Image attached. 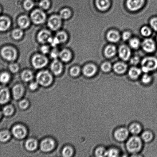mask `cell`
<instances>
[{"instance_id": "obj_1", "label": "cell", "mask_w": 157, "mask_h": 157, "mask_svg": "<svg viewBox=\"0 0 157 157\" xmlns=\"http://www.w3.org/2000/svg\"><path fill=\"white\" fill-rule=\"evenodd\" d=\"M142 70L144 73L153 71L157 69V58L148 57L144 58L141 62Z\"/></svg>"}, {"instance_id": "obj_2", "label": "cell", "mask_w": 157, "mask_h": 157, "mask_svg": "<svg viewBox=\"0 0 157 157\" xmlns=\"http://www.w3.org/2000/svg\"><path fill=\"white\" fill-rule=\"evenodd\" d=\"M142 142L140 138L138 136H133L128 140L127 144L128 150L130 153H136L141 150Z\"/></svg>"}, {"instance_id": "obj_3", "label": "cell", "mask_w": 157, "mask_h": 157, "mask_svg": "<svg viewBox=\"0 0 157 157\" xmlns=\"http://www.w3.org/2000/svg\"><path fill=\"white\" fill-rule=\"evenodd\" d=\"M37 82L41 85L47 86L52 82V78L51 75L47 71L39 72L36 77Z\"/></svg>"}, {"instance_id": "obj_4", "label": "cell", "mask_w": 157, "mask_h": 157, "mask_svg": "<svg viewBox=\"0 0 157 157\" xmlns=\"http://www.w3.org/2000/svg\"><path fill=\"white\" fill-rule=\"evenodd\" d=\"M1 54L3 58L9 61H14L17 56L16 50L14 48L8 46L3 48Z\"/></svg>"}, {"instance_id": "obj_5", "label": "cell", "mask_w": 157, "mask_h": 157, "mask_svg": "<svg viewBox=\"0 0 157 157\" xmlns=\"http://www.w3.org/2000/svg\"><path fill=\"white\" fill-rule=\"evenodd\" d=\"M32 21L36 24H41L45 22L46 19V15L45 12L41 9H35L31 13Z\"/></svg>"}, {"instance_id": "obj_6", "label": "cell", "mask_w": 157, "mask_h": 157, "mask_svg": "<svg viewBox=\"0 0 157 157\" xmlns=\"http://www.w3.org/2000/svg\"><path fill=\"white\" fill-rule=\"evenodd\" d=\"M32 63L36 69H40L45 67L48 62L47 58L44 55H36L32 59Z\"/></svg>"}, {"instance_id": "obj_7", "label": "cell", "mask_w": 157, "mask_h": 157, "mask_svg": "<svg viewBox=\"0 0 157 157\" xmlns=\"http://www.w3.org/2000/svg\"><path fill=\"white\" fill-rule=\"evenodd\" d=\"M61 18L59 15H53L49 18L48 25L50 29L53 31L57 30L61 25Z\"/></svg>"}, {"instance_id": "obj_8", "label": "cell", "mask_w": 157, "mask_h": 157, "mask_svg": "<svg viewBox=\"0 0 157 157\" xmlns=\"http://www.w3.org/2000/svg\"><path fill=\"white\" fill-rule=\"evenodd\" d=\"M142 45L143 49L147 53H153L156 50V44L154 41L151 38L144 40L143 42Z\"/></svg>"}, {"instance_id": "obj_9", "label": "cell", "mask_w": 157, "mask_h": 157, "mask_svg": "<svg viewBox=\"0 0 157 157\" xmlns=\"http://www.w3.org/2000/svg\"><path fill=\"white\" fill-rule=\"evenodd\" d=\"M145 0H127V6L129 10L134 11L140 9Z\"/></svg>"}, {"instance_id": "obj_10", "label": "cell", "mask_w": 157, "mask_h": 157, "mask_svg": "<svg viewBox=\"0 0 157 157\" xmlns=\"http://www.w3.org/2000/svg\"><path fill=\"white\" fill-rule=\"evenodd\" d=\"M12 132L14 136L18 139H22L27 134V131L25 128L21 125H18L14 127Z\"/></svg>"}, {"instance_id": "obj_11", "label": "cell", "mask_w": 157, "mask_h": 157, "mask_svg": "<svg viewBox=\"0 0 157 157\" xmlns=\"http://www.w3.org/2000/svg\"><path fill=\"white\" fill-rule=\"evenodd\" d=\"M10 98L9 90L4 85L0 86V104H4L8 101Z\"/></svg>"}, {"instance_id": "obj_12", "label": "cell", "mask_w": 157, "mask_h": 157, "mask_svg": "<svg viewBox=\"0 0 157 157\" xmlns=\"http://www.w3.org/2000/svg\"><path fill=\"white\" fill-rule=\"evenodd\" d=\"M118 54L120 58L124 61L129 59L131 54V52L129 48L125 45H122L120 47Z\"/></svg>"}, {"instance_id": "obj_13", "label": "cell", "mask_w": 157, "mask_h": 157, "mask_svg": "<svg viewBox=\"0 0 157 157\" xmlns=\"http://www.w3.org/2000/svg\"><path fill=\"white\" fill-rule=\"evenodd\" d=\"M52 37L51 33L49 31L44 30H41L38 33L37 39L41 44H45L49 42V40Z\"/></svg>"}, {"instance_id": "obj_14", "label": "cell", "mask_w": 157, "mask_h": 157, "mask_svg": "<svg viewBox=\"0 0 157 157\" xmlns=\"http://www.w3.org/2000/svg\"><path fill=\"white\" fill-rule=\"evenodd\" d=\"M54 147V142L50 139L44 140L41 144V150L44 152L50 151L53 150Z\"/></svg>"}, {"instance_id": "obj_15", "label": "cell", "mask_w": 157, "mask_h": 157, "mask_svg": "<svg viewBox=\"0 0 157 157\" xmlns=\"http://www.w3.org/2000/svg\"><path fill=\"white\" fill-rule=\"evenodd\" d=\"M128 134V130L127 129L121 128L115 132V137L118 141H124L127 138Z\"/></svg>"}, {"instance_id": "obj_16", "label": "cell", "mask_w": 157, "mask_h": 157, "mask_svg": "<svg viewBox=\"0 0 157 157\" xmlns=\"http://www.w3.org/2000/svg\"><path fill=\"white\" fill-rule=\"evenodd\" d=\"M96 71V66L93 64H88L84 66L83 68V72L85 76L90 77L93 76Z\"/></svg>"}, {"instance_id": "obj_17", "label": "cell", "mask_w": 157, "mask_h": 157, "mask_svg": "<svg viewBox=\"0 0 157 157\" xmlns=\"http://www.w3.org/2000/svg\"><path fill=\"white\" fill-rule=\"evenodd\" d=\"M51 70L55 75H59L62 71V64L57 60H55L51 65Z\"/></svg>"}, {"instance_id": "obj_18", "label": "cell", "mask_w": 157, "mask_h": 157, "mask_svg": "<svg viewBox=\"0 0 157 157\" xmlns=\"http://www.w3.org/2000/svg\"><path fill=\"white\" fill-rule=\"evenodd\" d=\"M11 21L6 16L0 17V31H5L10 27Z\"/></svg>"}, {"instance_id": "obj_19", "label": "cell", "mask_w": 157, "mask_h": 157, "mask_svg": "<svg viewBox=\"0 0 157 157\" xmlns=\"http://www.w3.org/2000/svg\"><path fill=\"white\" fill-rule=\"evenodd\" d=\"M107 37L109 41L115 43L119 41L120 36L118 32L116 30H112L108 32Z\"/></svg>"}, {"instance_id": "obj_20", "label": "cell", "mask_w": 157, "mask_h": 157, "mask_svg": "<svg viewBox=\"0 0 157 157\" xmlns=\"http://www.w3.org/2000/svg\"><path fill=\"white\" fill-rule=\"evenodd\" d=\"M18 25L21 29H25L29 27L30 24V20L26 15H22L18 19Z\"/></svg>"}, {"instance_id": "obj_21", "label": "cell", "mask_w": 157, "mask_h": 157, "mask_svg": "<svg viewBox=\"0 0 157 157\" xmlns=\"http://www.w3.org/2000/svg\"><path fill=\"white\" fill-rule=\"evenodd\" d=\"M59 56L61 60L64 62H68L71 59L72 53L68 49H63L60 52Z\"/></svg>"}, {"instance_id": "obj_22", "label": "cell", "mask_w": 157, "mask_h": 157, "mask_svg": "<svg viewBox=\"0 0 157 157\" xmlns=\"http://www.w3.org/2000/svg\"><path fill=\"white\" fill-rule=\"evenodd\" d=\"M12 92L14 98L17 100L19 99L22 96L24 88L21 85H17L13 87Z\"/></svg>"}, {"instance_id": "obj_23", "label": "cell", "mask_w": 157, "mask_h": 157, "mask_svg": "<svg viewBox=\"0 0 157 157\" xmlns=\"http://www.w3.org/2000/svg\"><path fill=\"white\" fill-rule=\"evenodd\" d=\"M95 4L99 10H105L110 6V0H95Z\"/></svg>"}, {"instance_id": "obj_24", "label": "cell", "mask_w": 157, "mask_h": 157, "mask_svg": "<svg viewBox=\"0 0 157 157\" xmlns=\"http://www.w3.org/2000/svg\"><path fill=\"white\" fill-rule=\"evenodd\" d=\"M127 68V64L123 62L116 63L113 66L115 71L119 74H122L125 73Z\"/></svg>"}, {"instance_id": "obj_25", "label": "cell", "mask_w": 157, "mask_h": 157, "mask_svg": "<svg viewBox=\"0 0 157 157\" xmlns=\"http://www.w3.org/2000/svg\"><path fill=\"white\" fill-rule=\"evenodd\" d=\"M116 53V48L115 46L109 45L105 48L104 54L107 58H110L113 56Z\"/></svg>"}, {"instance_id": "obj_26", "label": "cell", "mask_w": 157, "mask_h": 157, "mask_svg": "<svg viewBox=\"0 0 157 157\" xmlns=\"http://www.w3.org/2000/svg\"><path fill=\"white\" fill-rule=\"evenodd\" d=\"M72 12L70 9L65 8L60 10L59 16L61 19L68 20L71 16Z\"/></svg>"}, {"instance_id": "obj_27", "label": "cell", "mask_w": 157, "mask_h": 157, "mask_svg": "<svg viewBox=\"0 0 157 157\" xmlns=\"http://www.w3.org/2000/svg\"><path fill=\"white\" fill-rule=\"evenodd\" d=\"M26 147L29 151H33L36 149L37 147V142L34 139H29L26 141Z\"/></svg>"}, {"instance_id": "obj_28", "label": "cell", "mask_w": 157, "mask_h": 157, "mask_svg": "<svg viewBox=\"0 0 157 157\" xmlns=\"http://www.w3.org/2000/svg\"><path fill=\"white\" fill-rule=\"evenodd\" d=\"M141 73V71L136 67H132L129 71V76L133 79L137 78Z\"/></svg>"}, {"instance_id": "obj_29", "label": "cell", "mask_w": 157, "mask_h": 157, "mask_svg": "<svg viewBox=\"0 0 157 157\" xmlns=\"http://www.w3.org/2000/svg\"><path fill=\"white\" fill-rule=\"evenodd\" d=\"M57 39L59 41L60 44L65 43L68 40V35L65 32L60 31L57 33L56 36Z\"/></svg>"}, {"instance_id": "obj_30", "label": "cell", "mask_w": 157, "mask_h": 157, "mask_svg": "<svg viewBox=\"0 0 157 157\" xmlns=\"http://www.w3.org/2000/svg\"><path fill=\"white\" fill-rule=\"evenodd\" d=\"M129 129L131 133L134 135H137L141 132V127L139 124L135 123L131 124Z\"/></svg>"}, {"instance_id": "obj_31", "label": "cell", "mask_w": 157, "mask_h": 157, "mask_svg": "<svg viewBox=\"0 0 157 157\" xmlns=\"http://www.w3.org/2000/svg\"><path fill=\"white\" fill-rule=\"evenodd\" d=\"M21 77L23 81L26 82L30 81L33 78V73L30 71H25L22 74Z\"/></svg>"}, {"instance_id": "obj_32", "label": "cell", "mask_w": 157, "mask_h": 157, "mask_svg": "<svg viewBox=\"0 0 157 157\" xmlns=\"http://www.w3.org/2000/svg\"><path fill=\"white\" fill-rule=\"evenodd\" d=\"M10 135L7 131L3 130L0 132V141L1 142H6L9 140Z\"/></svg>"}, {"instance_id": "obj_33", "label": "cell", "mask_w": 157, "mask_h": 157, "mask_svg": "<svg viewBox=\"0 0 157 157\" xmlns=\"http://www.w3.org/2000/svg\"><path fill=\"white\" fill-rule=\"evenodd\" d=\"M10 75L6 72H4L0 75V82L2 84H6L10 80Z\"/></svg>"}, {"instance_id": "obj_34", "label": "cell", "mask_w": 157, "mask_h": 157, "mask_svg": "<svg viewBox=\"0 0 157 157\" xmlns=\"http://www.w3.org/2000/svg\"><path fill=\"white\" fill-rule=\"evenodd\" d=\"M23 35V32L21 29H15L12 32V36L15 40L20 39L22 37Z\"/></svg>"}, {"instance_id": "obj_35", "label": "cell", "mask_w": 157, "mask_h": 157, "mask_svg": "<svg viewBox=\"0 0 157 157\" xmlns=\"http://www.w3.org/2000/svg\"><path fill=\"white\" fill-rule=\"evenodd\" d=\"M153 134L149 131L144 132L142 135L143 140L146 142H150L153 139Z\"/></svg>"}, {"instance_id": "obj_36", "label": "cell", "mask_w": 157, "mask_h": 157, "mask_svg": "<svg viewBox=\"0 0 157 157\" xmlns=\"http://www.w3.org/2000/svg\"><path fill=\"white\" fill-rule=\"evenodd\" d=\"M107 152L104 147H99L96 149L95 153L97 157H103L107 156Z\"/></svg>"}, {"instance_id": "obj_37", "label": "cell", "mask_w": 157, "mask_h": 157, "mask_svg": "<svg viewBox=\"0 0 157 157\" xmlns=\"http://www.w3.org/2000/svg\"><path fill=\"white\" fill-rule=\"evenodd\" d=\"M14 112V109L11 106H5L3 109L2 113L5 116H9L12 115Z\"/></svg>"}, {"instance_id": "obj_38", "label": "cell", "mask_w": 157, "mask_h": 157, "mask_svg": "<svg viewBox=\"0 0 157 157\" xmlns=\"http://www.w3.org/2000/svg\"><path fill=\"white\" fill-rule=\"evenodd\" d=\"M73 153V150L71 147H66L63 149L62 154L63 156L69 157L72 156Z\"/></svg>"}, {"instance_id": "obj_39", "label": "cell", "mask_w": 157, "mask_h": 157, "mask_svg": "<svg viewBox=\"0 0 157 157\" xmlns=\"http://www.w3.org/2000/svg\"><path fill=\"white\" fill-rule=\"evenodd\" d=\"M130 45L132 48L136 49L139 47L140 44V41L139 40L136 38H133L130 40L129 41Z\"/></svg>"}, {"instance_id": "obj_40", "label": "cell", "mask_w": 157, "mask_h": 157, "mask_svg": "<svg viewBox=\"0 0 157 157\" xmlns=\"http://www.w3.org/2000/svg\"><path fill=\"white\" fill-rule=\"evenodd\" d=\"M39 7L44 10H48L50 7V2L49 0H41L39 4Z\"/></svg>"}, {"instance_id": "obj_41", "label": "cell", "mask_w": 157, "mask_h": 157, "mask_svg": "<svg viewBox=\"0 0 157 157\" xmlns=\"http://www.w3.org/2000/svg\"><path fill=\"white\" fill-rule=\"evenodd\" d=\"M141 33L144 36H148L151 35V30L150 28L144 26L141 29Z\"/></svg>"}, {"instance_id": "obj_42", "label": "cell", "mask_w": 157, "mask_h": 157, "mask_svg": "<svg viewBox=\"0 0 157 157\" xmlns=\"http://www.w3.org/2000/svg\"><path fill=\"white\" fill-rule=\"evenodd\" d=\"M34 3L32 0H25L24 3V9L26 10H29L33 7Z\"/></svg>"}, {"instance_id": "obj_43", "label": "cell", "mask_w": 157, "mask_h": 157, "mask_svg": "<svg viewBox=\"0 0 157 157\" xmlns=\"http://www.w3.org/2000/svg\"><path fill=\"white\" fill-rule=\"evenodd\" d=\"M111 68V64L109 62H104L101 66V70L105 72H108L110 71Z\"/></svg>"}, {"instance_id": "obj_44", "label": "cell", "mask_w": 157, "mask_h": 157, "mask_svg": "<svg viewBox=\"0 0 157 157\" xmlns=\"http://www.w3.org/2000/svg\"><path fill=\"white\" fill-rule=\"evenodd\" d=\"M80 72V69L78 67H74L70 69V74L72 76L75 77L78 76Z\"/></svg>"}, {"instance_id": "obj_45", "label": "cell", "mask_w": 157, "mask_h": 157, "mask_svg": "<svg viewBox=\"0 0 157 157\" xmlns=\"http://www.w3.org/2000/svg\"><path fill=\"white\" fill-rule=\"evenodd\" d=\"M118 151L115 149H110L107 152V156L111 157L118 156Z\"/></svg>"}, {"instance_id": "obj_46", "label": "cell", "mask_w": 157, "mask_h": 157, "mask_svg": "<svg viewBox=\"0 0 157 157\" xmlns=\"http://www.w3.org/2000/svg\"><path fill=\"white\" fill-rule=\"evenodd\" d=\"M150 26L155 31L157 32V17L152 18L150 21Z\"/></svg>"}, {"instance_id": "obj_47", "label": "cell", "mask_w": 157, "mask_h": 157, "mask_svg": "<svg viewBox=\"0 0 157 157\" xmlns=\"http://www.w3.org/2000/svg\"><path fill=\"white\" fill-rule=\"evenodd\" d=\"M9 69L13 73H15L18 71L19 70V67L18 64L16 63H12L9 66Z\"/></svg>"}, {"instance_id": "obj_48", "label": "cell", "mask_w": 157, "mask_h": 157, "mask_svg": "<svg viewBox=\"0 0 157 157\" xmlns=\"http://www.w3.org/2000/svg\"><path fill=\"white\" fill-rule=\"evenodd\" d=\"M49 43H50L51 45L53 47H55L58 44H60L59 41H58L56 37H55L54 38H51L49 40Z\"/></svg>"}, {"instance_id": "obj_49", "label": "cell", "mask_w": 157, "mask_h": 157, "mask_svg": "<svg viewBox=\"0 0 157 157\" xmlns=\"http://www.w3.org/2000/svg\"><path fill=\"white\" fill-rule=\"evenodd\" d=\"M60 52L57 49H54L52 50L50 53V56L53 59H57L58 56H59Z\"/></svg>"}, {"instance_id": "obj_50", "label": "cell", "mask_w": 157, "mask_h": 157, "mask_svg": "<svg viewBox=\"0 0 157 157\" xmlns=\"http://www.w3.org/2000/svg\"><path fill=\"white\" fill-rule=\"evenodd\" d=\"M29 103L28 101L25 100H23L20 101L19 103V107L22 109H26L28 106Z\"/></svg>"}, {"instance_id": "obj_51", "label": "cell", "mask_w": 157, "mask_h": 157, "mask_svg": "<svg viewBox=\"0 0 157 157\" xmlns=\"http://www.w3.org/2000/svg\"><path fill=\"white\" fill-rule=\"evenodd\" d=\"M131 34L130 32L126 31L124 32L122 35L123 39L124 41L130 39L131 36Z\"/></svg>"}, {"instance_id": "obj_52", "label": "cell", "mask_w": 157, "mask_h": 157, "mask_svg": "<svg viewBox=\"0 0 157 157\" xmlns=\"http://www.w3.org/2000/svg\"><path fill=\"white\" fill-rule=\"evenodd\" d=\"M151 78L150 76L147 74H145L143 76L142 78V81L145 84H147L151 81Z\"/></svg>"}, {"instance_id": "obj_53", "label": "cell", "mask_w": 157, "mask_h": 157, "mask_svg": "<svg viewBox=\"0 0 157 157\" xmlns=\"http://www.w3.org/2000/svg\"><path fill=\"white\" fill-rule=\"evenodd\" d=\"M49 46L47 45H44L41 47V53L44 54H46L49 53Z\"/></svg>"}, {"instance_id": "obj_54", "label": "cell", "mask_w": 157, "mask_h": 157, "mask_svg": "<svg viewBox=\"0 0 157 157\" xmlns=\"http://www.w3.org/2000/svg\"><path fill=\"white\" fill-rule=\"evenodd\" d=\"M139 58L138 56H135L133 58H132L131 59L130 63L133 65H136L139 62Z\"/></svg>"}, {"instance_id": "obj_55", "label": "cell", "mask_w": 157, "mask_h": 157, "mask_svg": "<svg viewBox=\"0 0 157 157\" xmlns=\"http://www.w3.org/2000/svg\"><path fill=\"white\" fill-rule=\"evenodd\" d=\"M37 82H32L29 86V88L32 90H35L38 87Z\"/></svg>"}, {"instance_id": "obj_56", "label": "cell", "mask_w": 157, "mask_h": 157, "mask_svg": "<svg viewBox=\"0 0 157 157\" xmlns=\"http://www.w3.org/2000/svg\"><path fill=\"white\" fill-rule=\"evenodd\" d=\"M2 114V112H1V110H0V119H1V118Z\"/></svg>"}, {"instance_id": "obj_57", "label": "cell", "mask_w": 157, "mask_h": 157, "mask_svg": "<svg viewBox=\"0 0 157 157\" xmlns=\"http://www.w3.org/2000/svg\"><path fill=\"white\" fill-rule=\"evenodd\" d=\"M156 41H157V37H156Z\"/></svg>"}, {"instance_id": "obj_58", "label": "cell", "mask_w": 157, "mask_h": 157, "mask_svg": "<svg viewBox=\"0 0 157 157\" xmlns=\"http://www.w3.org/2000/svg\"><path fill=\"white\" fill-rule=\"evenodd\" d=\"M0 12H1V8H0Z\"/></svg>"}]
</instances>
